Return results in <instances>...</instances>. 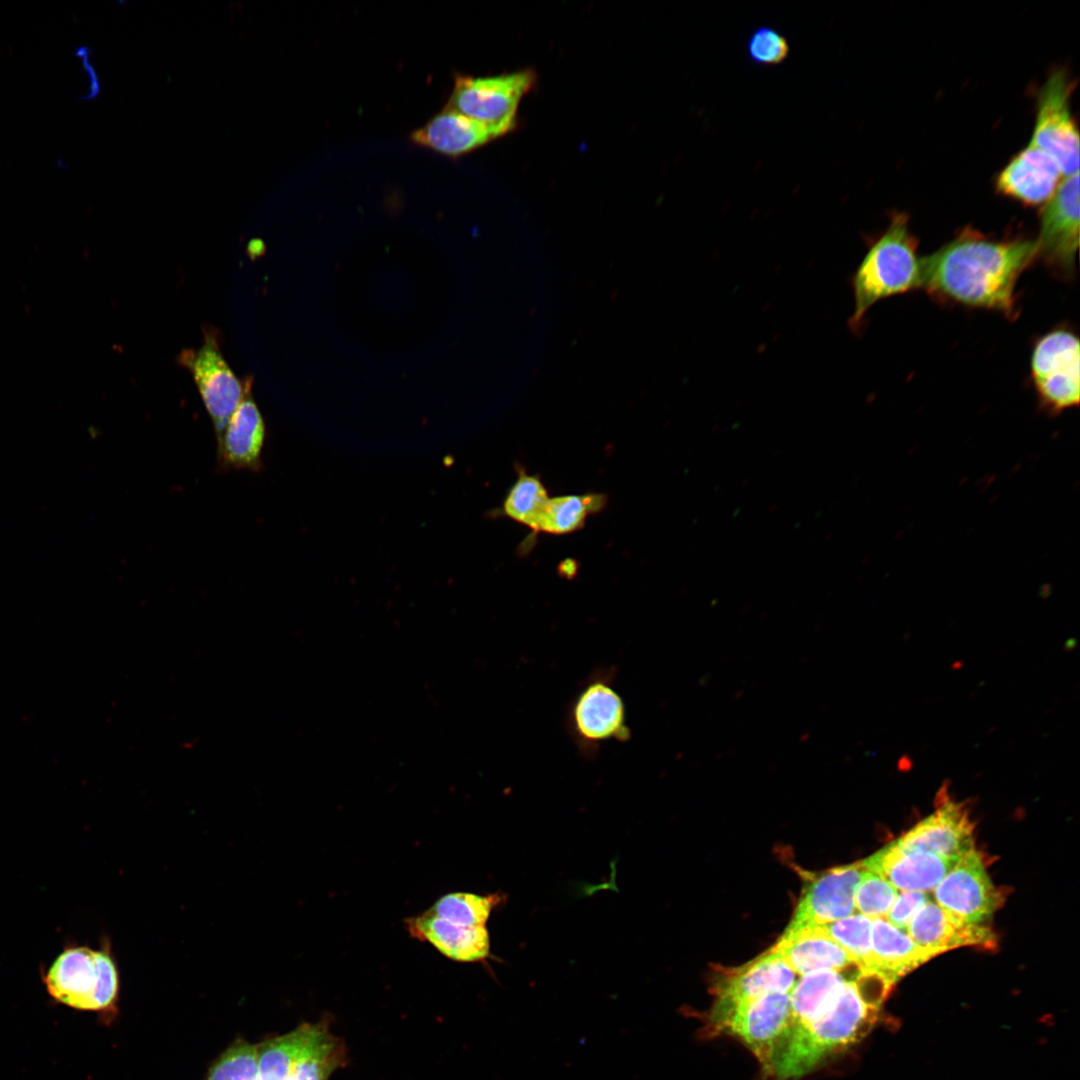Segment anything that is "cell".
Wrapping results in <instances>:
<instances>
[{
    "mask_svg": "<svg viewBox=\"0 0 1080 1080\" xmlns=\"http://www.w3.org/2000/svg\"><path fill=\"white\" fill-rule=\"evenodd\" d=\"M1037 259L1036 241L971 227L921 259V285L938 302L1016 316V284Z\"/></svg>",
    "mask_w": 1080,
    "mask_h": 1080,
    "instance_id": "6da1fadb",
    "label": "cell"
},
{
    "mask_svg": "<svg viewBox=\"0 0 1080 1080\" xmlns=\"http://www.w3.org/2000/svg\"><path fill=\"white\" fill-rule=\"evenodd\" d=\"M891 987L875 973L855 972L836 1000L807 1027L782 1031L765 1073L776 1080H795L854 1045L876 1023Z\"/></svg>",
    "mask_w": 1080,
    "mask_h": 1080,
    "instance_id": "7a4b0ae2",
    "label": "cell"
},
{
    "mask_svg": "<svg viewBox=\"0 0 1080 1080\" xmlns=\"http://www.w3.org/2000/svg\"><path fill=\"white\" fill-rule=\"evenodd\" d=\"M918 241L904 213L892 215L889 225L874 238L851 279L854 309L849 327H862L868 311L879 301L920 288L921 259Z\"/></svg>",
    "mask_w": 1080,
    "mask_h": 1080,
    "instance_id": "3957f363",
    "label": "cell"
},
{
    "mask_svg": "<svg viewBox=\"0 0 1080 1080\" xmlns=\"http://www.w3.org/2000/svg\"><path fill=\"white\" fill-rule=\"evenodd\" d=\"M43 981L58 1002L79 1010H104L112 1006L119 988L112 944L103 938L98 949L87 945H66L56 957Z\"/></svg>",
    "mask_w": 1080,
    "mask_h": 1080,
    "instance_id": "277c9868",
    "label": "cell"
},
{
    "mask_svg": "<svg viewBox=\"0 0 1080 1080\" xmlns=\"http://www.w3.org/2000/svg\"><path fill=\"white\" fill-rule=\"evenodd\" d=\"M615 679L614 668H597L568 705L565 720L568 734L586 759L597 756L607 742H625L631 737L626 705Z\"/></svg>",
    "mask_w": 1080,
    "mask_h": 1080,
    "instance_id": "5b68a950",
    "label": "cell"
},
{
    "mask_svg": "<svg viewBox=\"0 0 1080 1080\" xmlns=\"http://www.w3.org/2000/svg\"><path fill=\"white\" fill-rule=\"evenodd\" d=\"M795 972L771 949L737 967H718L711 981L712 1005L705 1016L710 1035L721 1031L741 1006L769 993H789Z\"/></svg>",
    "mask_w": 1080,
    "mask_h": 1080,
    "instance_id": "8992f818",
    "label": "cell"
},
{
    "mask_svg": "<svg viewBox=\"0 0 1080 1080\" xmlns=\"http://www.w3.org/2000/svg\"><path fill=\"white\" fill-rule=\"evenodd\" d=\"M530 69L497 76H458L447 107L482 125L495 139L511 132L524 95L534 86Z\"/></svg>",
    "mask_w": 1080,
    "mask_h": 1080,
    "instance_id": "52a82bcc",
    "label": "cell"
},
{
    "mask_svg": "<svg viewBox=\"0 0 1080 1080\" xmlns=\"http://www.w3.org/2000/svg\"><path fill=\"white\" fill-rule=\"evenodd\" d=\"M1080 343L1069 328L1059 327L1034 344L1030 370L1040 407L1051 415L1077 407L1080 400Z\"/></svg>",
    "mask_w": 1080,
    "mask_h": 1080,
    "instance_id": "ba28073f",
    "label": "cell"
},
{
    "mask_svg": "<svg viewBox=\"0 0 1080 1080\" xmlns=\"http://www.w3.org/2000/svg\"><path fill=\"white\" fill-rule=\"evenodd\" d=\"M1079 172L1065 176L1040 211L1037 259L1062 279L1075 274L1079 248Z\"/></svg>",
    "mask_w": 1080,
    "mask_h": 1080,
    "instance_id": "9c48e42d",
    "label": "cell"
},
{
    "mask_svg": "<svg viewBox=\"0 0 1080 1080\" xmlns=\"http://www.w3.org/2000/svg\"><path fill=\"white\" fill-rule=\"evenodd\" d=\"M178 361L190 371L204 406L211 418L216 438L245 394L248 378L242 382L222 355L215 332L206 330L200 348L185 349Z\"/></svg>",
    "mask_w": 1080,
    "mask_h": 1080,
    "instance_id": "30bf717a",
    "label": "cell"
},
{
    "mask_svg": "<svg viewBox=\"0 0 1080 1080\" xmlns=\"http://www.w3.org/2000/svg\"><path fill=\"white\" fill-rule=\"evenodd\" d=\"M1071 89L1064 70L1051 73L1039 93L1030 142L1054 158L1063 177L1079 172V133L1070 112Z\"/></svg>",
    "mask_w": 1080,
    "mask_h": 1080,
    "instance_id": "8fae6325",
    "label": "cell"
},
{
    "mask_svg": "<svg viewBox=\"0 0 1080 1080\" xmlns=\"http://www.w3.org/2000/svg\"><path fill=\"white\" fill-rule=\"evenodd\" d=\"M934 898L942 908L976 925L991 918L1003 902L976 848L964 854L934 888Z\"/></svg>",
    "mask_w": 1080,
    "mask_h": 1080,
    "instance_id": "7c38bea8",
    "label": "cell"
},
{
    "mask_svg": "<svg viewBox=\"0 0 1080 1080\" xmlns=\"http://www.w3.org/2000/svg\"><path fill=\"white\" fill-rule=\"evenodd\" d=\"M864 871L859 861L810 878L787 927L825 925L854 914L855 891Z\"/></svg>",
    "mask_w": 1080,
    "mask_h": 1080,
    "instance_id": "4fadbf2b",
    "label": "cell"
},
{
    "mask_svg": "<svg viewBox=\"0 0 1080 1080\" xmlns=\"http://www.w3.org/2000/svg\"><path fill=\"white\" fill-rule=\"evenodd\" d=\"M973 830L967 808L942 790L938 794L936 810L895 843L903 850L930 852L959 860L975 848Z\"/></svg>",
    "mask_w": 1080,
    "mask_h": 1080,
    "instance_id": "5bb4252c",
    "label": "cell"
},
{
    "mask_svg": "<svg viewBox=\"0 0 1080 1080\" xmlns=\"http://www.w3.org/2000/svg\"><path fill=\"white\" fill-rule=\"evenodd\" d=\"M789 993H769L739 1007L721 1031V1034L740 1040L758 1059L763 1071L768 1067L773 1048L787 1024L790 1015Z\"/></svg>",
    "mask_w": 1080,
    "mask_h": 1080,
    "instance_id": "9a60e30c",
    "label": "cell"
},
{
    "mask_svg": "<svg viewBox=\"0 0 1080 1080\" xmlns=\"http://www.w3.org/2000/svg\"><path fill=\"white\" fill-rule=\"evenodd\" d=\"M862 861L866 870L896 889L924 892L934 889L958 862L930 852L903 850L895 841Z\"/></svg>",
    "mask_w": 1080,
    "mask_h": 1080,
    "instance_id": "2e32d148",
    "label": "cell"
},
{
    "mask_svg": "<svg viewBox=\"0 0 1080 1080\" xmlns=\"http://www.w3.org/2000/svg\"><path fill=\"white\" fill-rule=\"evenodd\" d=\"M906 933L936 955L964 946L992 949L997 943L988 927L965 922L932 901L917 912Z\"/></svg>",
    "mask_w": 1080,
    "mask_h": 1080,
    "instance_id": "e0dca14e",
    "label": "cell"
},
{
    "mask_svg": "<svg viewBox=\"0 0 1080 1080\" xmlns=\"http://www.w3.org/2000/svg\"><path fill=\"white\" fill-rule=\"evenodd\" d=\"M1061 177L1054 158L1029 143L1000 172L996 188L1024 205L1037 206L1052 197Z\"/></svg>",
    "mask_w": 1080,
    "mask_h": 1080,
    "instance_id": "ac0fdd59",
    "label": "cell"
},
{
    "mask_svg": "<svg viewBox=\"0 0 1080 1080\" xmlns=\"http://www.w3.org/2000/svg\"><path fill=\"white\" fill-rule=\"evenodd\" d=\"M251 386L248 378L242 401L217 438V456L223 468L258 471L262 466L266 426L252 397Z\"/></svg>",
    "mask_w": 1080,
    "mask_h": 1080,
    "instance_id": "d6986e66",
    "label": "cell"
},
{
    "mask_svg": "<svg viewBox=\"0 0 1080 1080\" xmlns=\"http://www.w3.org/2000/svg\"><path fill=\"white\" fill-rule=\"evenodd\" d=\"M771 950L797 976L819 970L846 971L857 968L851 956L828 936L821 925L787 927Z\"/></svg>",
    "mask_w": 1080,
    "mask_h": 1080,
    "instance_id": "ffe728a7",
    "label": "cell"
},
{
    "mask_svg": "<svg viewBox=\"0 0 1080 1080\" xmlns=\"http://www.w3.org/2000/svg\"><path fill=\"white\" fill-rule=\"evenodd\" d=\"M405 925L410 936L431 944L453 961L479 962L489 956L490 938L486 926L456 925L429 910L409 917Z\"/></svg>",
    "mask_w": 1080,
    "mask_h": 1080,
    "instance_id": "44dd1931",
    "label": "cell"
},
{
    "mask_svg": "<svg viewBox=\"0 0 1080 1080\" xmlns=\"http://www.w3.org/2000/svg\"><path fill=\"white\" fill-rule=\"evenodd\" d=\"M871 944L875 973L891 986L920 965L937 956L921 947L885 918L872 919Z\"/></svg>",
    "mask_w": 1080,
    "mask_h": 1080,
    "instance_id": "7402d4cb",
    "label": "cell"
},
{
    "mask_svg": "<svg viewBox=\"0 0 1080 1080\" xmlns=\"http://www.w3.org/2000/svg\"><path fill=\"white\" fill-rule=\"evenodd\" d=\"M411 139L439 153L458 156L494 139L479 123L446 107L426 125L414 131Z\"/></svg>",
    "mask_w": 1080,
    "mask_h": 1080,
    "instance_id": "603a6c76",
    "label": "cell"
},
{
    "mask_svg": "<svg viewBox=\"0 0 1080 1080\" xmlns=\"http://www.w3.org/2000/svg\"><path fill=\"white\" fill-rule=\"evenodd\" d=\"M853 974H848V970H819L797 979L789 993L790 1015L785 1029L807 1027L836 1000Z\"/></svg>",
    "mask_w": 1080,
    "mask_h": 1080,
    "instance_id": "cb8c5ba5",
    "label": "cell"
},
{
    "mask_svg": "<svg viewBox=\"0 0 1080 1080\" xmlns=\"http://www.w3.org/2000/svg\"><path fill=\"white\" fill-rule=\"evenodd\" d=\"M338 1040L323 1024H311L293 1066L292 1080H328L342 1062Z\"/></svg>",
    "mask_w": 1080,
    "mask_h": 1080,
    "instance_id": "d4e9b609",
    "label": "cell"
},
{
    "mask_svg": "<svg viewBox=\"0 0 1080 1080\" xmlns=\"http://www.w3.org/2000/svg\"><path fill=\"white\" fill-rule=\"evenodd\" d=\"M605 499L599 494L566 495L549 498L535 531L566 534L582 527L588 514L599 511Z\"/></svg>",
    "mask_w": 1080,
    "mask_h": 1080,
    "instance_id": "484cf974",
    "label": "cell"
},
{
    "mask_svg": "<svg viewBox=\"0 0 1080 1080\" xmlns=\"http://www.w3.org/2000/svg\"><path fill=\"white\" fill-rule=\"evenodd\" d=\"M311 1024L258 1046L257 1080H292L296 1057L310 1031Z\"/></svg>",
    "mask_w": 1080,
    "mask_h": 1080,
    "instance_id": "4316f807",
    "label": "cell"
},
{
    "mask_svg": "<svg viewBox=\"0 0 1080 1080\" xmlns=\"http://www.w3.org/2000/svg\"><path fill=\"white\" fill-rule=\"evenodd\" d=\"M821 926L851 956L861 972L875 973L871 918L857 913Z\"/></svg>",
    "mask_w": 1080,
    "mask_h": 1080,
    "instance_id": "83f0119b",
    "label": "cell"
},
{
    "mask_svg": "<svg viewBox=\"0 0 1080 1080\" xmlns=\"http://www.w3.org/2000/svg\"><path fill=\"white\" fill-rule=\"evenodd\" d=\"M502 902L498 894L448 893L428 910L439 918L465 927L486 926L492 910Z\"/></svg>",
    "mask_w": 1080,
    "mask_h": 1080,
    "instance_id": "f1b7e54d",
    "label": "cell"
},
{
    "mask_svg": "<svg viewBox=\"0 0 1080 1080\" xmlns=\"http://www.w3.org/2000/svg\"><path fill=\"white\" fill-rule=\"evenodd\" d=\"M549 500L546 488L533 475L521 473L504 500V513L511 519L535 530L538 519Z\"/></svg>",
    "mask_w": 1080,
    "mask_h": 1080,
    "instance_id": "f546056e",
    "label": "cell"
},
{
    "mask_svg": "<svg viewBox=\"0 0 1080 1080\" xmlns=\"http://www.w3.org/2000/svg\"><path fill=\"white\" fill-rule=\"evenodd\" d=\"M897 894L884 878L865 869L855 891V909L871 919L885 918Z\"/></svg>",
    "mask_w": 1080,
    "mask_h": 1080,
    "instance_id": "4dcf8cb0",
    "label": "cell"
},
{
    "mask_svg": "<svg viewBox=\"0 0 1080 1080\" xmlns=\"http://www.w3.org/2000/svg\"><path fill=\"white\" fill-rule=\"evenodd\" d=\"M258 1046L238 1041L210 1069L208 1080H257Z\"/></svg>",
    "mask_w": 1080,
    "mask_h": 1080,
    "instance_id": "1f68e13d",
    "label": "cell"
},
{
    "mask_svg": "<svg viewBox=\"0 0 1080 1080\" xmlns=\"http://www.w3.org/2000/svg\"><path fill=\"white\" fill-rule=\"evenodd\" d=\"M746 52L753 64L777 66L788 58L790 44L779 30L770 26H760L750 34Z\"/></svg>",
    "mask_w": 1080,
    "mask_h": 1080,
    "instance_id": "d6a6232c",
    "label": "cell"
},
{
    "mask_svg": "<svg viewBox=\"0 0 1080 1080\" xmlns=\"http://www.w3.org/2000/svg\"><path fill=\"white\" fill-rule=\"evenodd\" d=\"M929 901H931V898L927 892L902 891L897 894L885 919L906 932L913 917Z\"/></svg>",
    "mask_w": 1080,
    "mask_h": 1080,
    "instance_id": "836d02e7",
    "label": "cell"
}]
</instances>
